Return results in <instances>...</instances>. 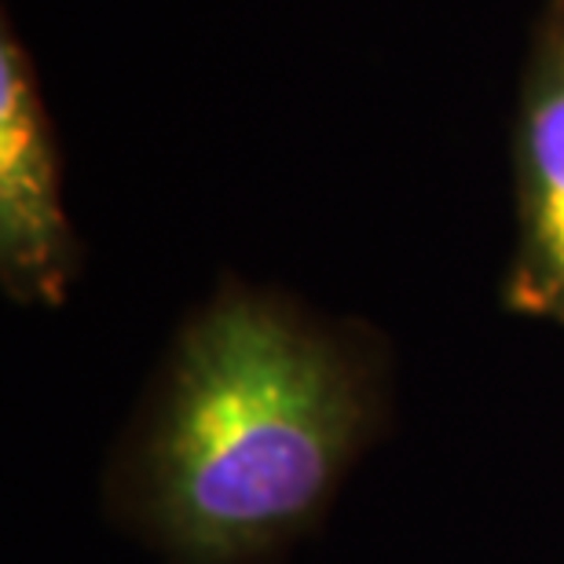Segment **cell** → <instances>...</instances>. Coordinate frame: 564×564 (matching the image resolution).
Masks as SVG:
<instances>
[{
  "label": "cell",
  "mask_w": 564,
  "mask_h": 564,
  "mask_svg": "<svg viewBox=\"0 0 564 564\" xmlns=\"http://www.w3.org/2000/svg\"><path fill=\"white\" fill-rule=\"evenodd\" d=\"M370 422L356 337L228 282L176 334L140 425L143 524L176 564H261L330 502Z\"/></svg>",
  "instance_id": "1"
},
{
  "label": "cell",
  "mask_w": 564,
  "mask_h": 564,
  "mask_svg": "<svg viewBox=\"0 0 564 564\" xmlns=\"http://www.w3.org/2000/svg\"><path fill=\"white\" fill-rule=\"evenodd\" d=\"M55 126L33 55L0 22V282L19 304H59L77 275Z\"/></svg>",
  "instance_id": "2"
},
{
  "label": "cell",
  "mask_w": 564,
  "mask_h": 564,
  "mask_svg": "<svg viewBox=\"0 0 564 564\" xmlns=\"http://www.w3.org/2000/svg\"><path fill=\"white\" fill-rule=\"evenodd\" d=\"M510 147L517 246L502 301L564 326V0H543L532 22Z\"/></svg>",
  "instance_id": "3"
}]
</instances>
